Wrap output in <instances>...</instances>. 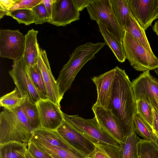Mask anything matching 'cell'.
Instances as JSON below:
<instances>
[{
  "label": "cell",
  "mask_w": 158,
  "mask_h": 158,
  "mask_svg": "<svg viewBox=\"0 0 158 158\" xmlns=\"http://www.w3.org/2000/svg\"><path fill=\"white\" fill-rule=\"evenodd\" d=\"M115 73L109 109L119 121L126 136L134 131V118L137 114L131 82L125 70L115 67Z\"/></svg>",
  "instance_id": "6da1fadb"
},
{
  "label": "cell",
  "mask_w": 158,
  "mask_h": 158,
  "mask_svg": "<svg viewBox=\"0 0 158 158\" xmlns=\"http://www.w3.org/2000/svg\"><path fill=\"white\" fill-rule=\"evenodd\" d=\"M106 44L105 42H87L77 47L70 55L69 60L63 66L56 80L61 100L65 92L70 88L81 68L87 62L94 58L96 54Z\"/></svg>",
  "instance_id": "7a4b0ae2"
},
{
  "label": "cell",
  "mask_w": 158,
  "mask_h": 158,
  "mask_svg": "<svg viewBox=\"0 0 158 158\" xmlns=\"http://www.w3.org/2000/svg\"><path fill=\"white\" fill-rule=\"evenodd\" d=\"M122 42L126 59L135 70L144 72L158 68V58L131 35L124 31Z\"/></svg>",
  "instance_id": "3957f363"
},
{
  "label": "cell",
  "mask_w": 158,
  "mask_h": 158,
  "mask_svg": "<svg viewBox=\"0 0 158 158\" xmlns=\"http://www.w3.org/2000/svg\"><path fill=\"white\" fill-rule=\"evenodd\" d=\"M32 131L11 111L3 109L0 114V144L16 141L27 144Z\"/></svg>",
  "instance_id": "277c9868"
},
{
  "label": "cell",
  "mask_w": 158,
  "mask_h": 158,
  "mask_svg": "<svg viewBox=\"0 0 158 158\" xmlns=\"http://www.w3.org/2000/svg\"><path fill=\"white\" fill-rule=\"evenodd\" d=\"M64 120L95 144H105L120 147V144L107 135L101 127L94 116L90 119L78 115H69L63 113Z\"/></svg>",
  "instance_id": "5b68a950"
},
{
  "label": "cell",
  "mask_w": 158,
  "mask_h": 158,
  "mask_svg": "<svg viewBox=\"0 0 158 158\" xmlns=\"http://www.w3.org/2000/svg\"><path fill=\"white\" fill-rule=\"evenodd\" d=\"M86 8L91 20L100 21L122 41L124 31L113 12L110 0H91Z\"/></svg>",
  "instance_id": "8992f818"
},
{
  "label": "cell",
  "mask_w": 158,
  "mask_h": 158,
  "mask_svg": "<svg viewBox=\"0 0 158 158\" xmlns=\"http://www.w3.org/2000/svg\"><path fill=\"white\" fill-rule=\"evenodd\" d=\"M135 99L143 100L158 112V80L149 71L140 74L131 82Z\"/></svg>",
  "instance_id": "52a82bcc"
},
{
  "label": "cell",
  "mask_w": 158,
  "mask_h": 158,
  "mask_svg": "<svg viewBox=\"0 0 158 158\" xmlns=\"http://www.w3.org/2000/svg\"><path fill=\"white\" fill-rule=\"evenodd\" d=\"M9 73L16 87L22 95L27 96L35 103L41 99L33 84L23 56L13 60V68L9 71Z\"/></svg>",
  "instance_id": "ba28073f"
},
{
  "label": "cell",
  "mask_w": 158,
  "mask_h": 158,
  "mask_svg": "<svg viewBox=\"0 0 158 158\" xmlns=\"http://www.w3.org/2000/svg\"><path fill=\"white\" fill-rule=\"evenodd\" d=\"M25 37L19 30H0V56L15 60L23 54Z\"/></svg>",
  "instance_id": "9c48e42d"
},
{
  "label": "cell",
  "mask_w": 158,
  "mask_h": 158,
  "mask_svg": "<svg viewBox=\"0 0 158 158\" xmlns=\"http://www.w3.org/2000/svg\"><path fill=\"white\" fill-rule=\"evenodd\" d=\"M92 109L102 129L119 144L122 143L125 135L119 121L111 110L94 104Z\"/></svg>",
  "instance_id": "30bf717a"
},
{
  "label": "cell",
  "mask_w": 158,
  "mask_h": 158,
  "mask_svg": "<svg viewBox=\"0 0 158 158\" xmlns=\"http://www.w3.org/2000/svg\"><path fill=\"white\" fill-rule=\"evenodd\" d=\"M132 16L146 30L158 18V0H127Z\"/></svg>",
  "instance_id": "8fae6325"
},
{
  "label": "cell",
  "mask_w": 158,
  "mask_h": 158,
  "mask_svg": "<svg viewBox=\"0 0 158 158\" xmlns=\"http://www.w3.org/2000/svg\"><path fill=\"white\" fill-rule=\"evenodd\" d=\"M40 127L56 130L64 120L60 106L48 99H41L36 103Z\"/></svg>",
  "instance_id": "7c38bea8"
},
{
  "label": "cell",
  "mask_w": 158,
  "mask_h": 158,
  "mask_svg": "<svg viewBox=\"0 0 158 158\" xmlns=\"http://www.w3.org/2000/svg\"><path fill=\"white\" fill-rule=\"evenodd\" d=\"M80 16L73 0H52L51 18L48 23L65 26L79 20Z\"/></svg>",
  "instance_id": "4fadbf2b"
},
{
  "label": "cell",
  "mask_w": 158,
  "mask_h": 158,
  "mask_svg": "<svg viewBox=\"0 0 158 158\" xmlns=\"http://www.w3.org/2000/svg\"><path fill=\"white\" fill-rule=\"evenodd\" d=\"M56 131L70 145L86 157L95 148V144L92 141L64 120Z\"/></svg>",
  "instance_id": "5bb4252c"
},
{
  "label": "cell",
  "mask_w": 158,
  "mask_h": 158,
  "mask_svg": "<svg viewBox=\"0 0 158 158\" xmlns=\"http://www.w3.org/2000/svg\"><path fill=\"white\" fill-rule=\"evenodd\" d=\"M39 56L37 64L41 72L45 84L47 98L60 106L58 85L52 73L46 51L38 46Z\"/></svg>",
  "instance_id": "9a60e30c"
},
{
  "label": "cell",
  "mask_w": 158,
  "mask_h": 158,
  "mask_svg": "<svg viewBox=\"0 0 158 158\" xmlns=\"http://www.w3.org/2000/svg\"><path fill=\"white\" fill-rule=\"evenodd\" d=\"M115 73L114 68L91 78L96 85L97 93V98L95 105L109 109Z\"/></svg>",
  "instance_id": "2e32d148"
},
{
  "label": "cell",
  "mask_w": 158,
  "mask_h": 158,
  "mask_svg": "<svg viewBox=\"0 0 158 158\" xmlns=\"http://www.w3.org/2000/svg\"><path fill=\"white\" fill-rule=\"evenodd\" d=\"M31 138L38 139L68 150L81 158L86 156L67 143L56 130L46 129L40 127L33 130Z\"/></svg>",
  "instance_id": "e0dca14e"
},
{
  "label": "cell",
  "mask_w": 158,
  "mask_h": 158,
  "mask_svg": "<svg viewBox=\"0 0 158 158\" xmlns=\"http://www.w3.org/2000/svg\"><path fill=\"white\" fill-rule=\"evenodd\" d=\"M38 31L32 28L25 35V45L23 56L27 66L29 67L37 63L39 52L37 35Z\"/></svg>",
  "instance_id": "ac0fdd59"
},
{
  "label": "cell",
  "mask_w": 158,
  "mask_h": 158,
  "mask_svg": "<svg viewBox=\"0 0 158 158\" xmlns=\"http://www.w3.org/2000/svg\"><path fill=\"white\" fill-rule=\"evenodd\" d=\"M97 22L105 42L112 50L117 60L121 63L125 62L126 58L122 41L119 40L100 21Z\"/></svg>",
  "instance_id": "d6986e66"
},
{
  "label": "cell",
  "mask_w": 158,
  "mask_h": 158,
  "mask_svg": "<svg viewBox=\"0 0 158 158\" xmlns=\"http://www.w3.org/2000/svg\"><path fill=\"white\" fill-rule=\"evenodd\" d=\"M124 30L135 38L150 53L154 54L145 31L131 13H129L128 15Z\"/></svg>",
  "instance_id": "ffe728a7"
},
{
  "label": "cell",
  "mask_w": 158,
  "mask_h": 158,
  "mask_svg": "<svg viewBox=\"0 0 158 158\" xmlns=\"http://www.w3.org/2000/svg\"><path fill=\"white\" fill-rule=\"evenodd\" d=\"M27 146L16 141L0 144V158H25Z\"/></svg>",
  "instance_id": "44dd1931"
},
{
  "label": "cell",
  "mask_w": 158,
  "mask_h": 158,
  "mask_svg": "<svg viewBox=\"0 0 158 158\" xmlns=\"http://www.w3.org/2000/svg\"><path fill=\"white\" fill-rule=\"evenodd\" d=\"M27 96H24L16 87L0 99V105L4 109L12 111L22 106L25 102Z\"/></svg>",
  "instance_id": "7402d4cb"
},
{
  "label": "cell",
  "mask_w": 158,
  "mask_h": 158,
  "mask_svg": "<svg viewBox=\"0 0 158 158\" xmlns=\"http://www.w3.org/2000/svg\"><path fill=\"white\" fill-rule=\"evenodd\" d=\"M86 158H123V156L120 146L97 144L94 151Z\"/></svg>",
  "instance_id": "603a6c76"
},
{
  "label": "cell",
  "mask_w": 158,
  "mask_h": 158,
  "mask_svg": "<svg viewBox=\"0 0 158 158\" xmlns=\"http://www.w3.org/2000/svg\"><path fill=\"white\" fill-rule=\"evenodd\" d=\"M139 139L134 131L126 136L120 144L123 158H138L137 143Z\"/></svg>",
  "instance_id": "cb8c5ba5"
},
{
  "label": "cell",
  "mask_w": 158,
  "mask_h": 158,
  "mask_svg": "<svg viewBox=\"0 0 158 158\" xmlns=\"http://www.w3.org/2000/svg\"><path fill=\"white\" fill-rule=\"evenodd\" d=\"M31 140L34 141L38 147L48 153L53 158H81L63 148L52 146L36 139L31 138Z\"/></svg>",
  "instance_id": "d4e9b609"
},
{
  "label": "cell",
  "mask_w": 158,
  "mask_h": 158,
  "mask_svg": "<svg viewBox=\"0 0 158 158\" xmlns=\"http://www.w3.org/2000/svg\"><path fill=\"white\" fill-rule=\"evenodd\" d=\"M110 1L113 12L124 29L128 15L131 13L127 0H110Z\"/></svg>",
  "instance_id": "484cf974"
},
{
  "label": "cell",
  "mask_w": 158,
  "mask_h": 158,
  "mask_svg": "<svg viewBox=\"0 0 158 158\" xmlns=\"http://www.w3.org/2000/svg\"><path fill=\"white\" fill-rule=\"evenodd\" d=\"M134 131L143 139L155 142L156 138L148 124L138 114L135 115L134 120Z\"/></svg>",
  "instance_id": "4316f807"
},
{
  "label": "cell",
  "mask_w": 158,
  "mask_h": 158,
  "mask_svg": "<svg viewBox=\"0 0 158 158\" xmlns=\"http://www.w3.org/2000/svg\"><path fill=\"white\" fill-rule=\"evenodd\" d=\"M28 68L33 84L41 99H47L45 84L41 72L37 64L33 66L28 67Z\"/></svg>",
  "instance_id": "83f0119b"
},
{
  "label": "cell",
  "mask_w": 158,
  "mask_h": 158,
  "mask_svg": "<svg viewBox=\"0 0 158 158\" xmlns=\"http://www.w3.org/2000/svg\"><path fill=\"white\" fill-rule=\"evenodd\" d=\"M22 106L29 125L32 130L33 131L40 127V122L36 103L31 101L27 97L25 102Z\"/></svg>",
  "instance_id": "f1b7e54d"
},
{
  "label": "cell",
  "mask_w": 158,
  "mask_h": 158,
  "mask_svg": "<svg viewBox=\"0 0 158 158\" xmlns=\"http://www.w3.org/2000/svg\"><path fill=\"white\" fill-rule=\"evenodd\" d=\"M137 147L139 158H158V145L156 142L140 139Z\"/></svg>",
  "instance_id": "f546056e"
},
{
  "label": "cell",
  "mask_w": 158,
  "mask_h": 158,
  "mask_svg": "<svg viewBox=\"0 0 158 158\" xmlns=\"http://www.w3.org/2000/svg\"><path fill=\"white\" fill-rule=\"evenodd\" d=\"M137 114L149 125L153 132V107L145 101L141 99L136 101Z\"/></svg>",
  "instance_id": "4dcf8cb0"
},
{
  "label": "cell",
  "mask_w": 158,
  "mask_h": 158,
  "mask_svg": "<svg viewBox=\"0 0 158 158\" xmlns=\"http://www.w3.org/2000/svg\"><path fill=\"white\" fill-rule=\"evenodd\" d=\"M6 15L14 19L19 24L26 25L34 23L32 11L31 9H18L8 12Z\"/></svg>",
  "instance_id": "1f68e13d"
},
{
  "label": "cell",
  "mask_w": 158,
  "mask_h": 158,
  "mask_svg": "<svg viewBox=\"0 0 158 158\" xmlns=\"http://www.w3.org/2000/svg\"><path fill=\"white\" fill-rule=\"evenodd\" d=\"M31 9L35 24H41L50 20L51 17L42 2Z\"/></svg>",
  "instance_id": "d6a6232c"
},
{
  "label": "cell",
  "mask_w": 158,
  "mask_h": 158,
  "mask_svg": "<svg viewBox=\"0 0 158 158\" xmlns=\"http://www.w3.org/2000/svg\"><path fill=\"white\" fill-rule=\"evenodd\" d=\"M27 149L35 158H53L48 153L40 148L31 140L27 143Z\"/></svg>",
  "instance_id": "836d02e7"
},
{
  "label": "cell",
  "mask_w": 158,
  "mask_h": 158,
  "mask_svg": "<svg viewBox=\"0 0 158 158\" xmlns=\"http://www.w3.org/2000/svg\"><path fill=\"white\" fill-rule=\"evenodd\" d=\"M42 0H15L8 12L22 9H31L41 2Z\"/></svg>",
  "instance_id": "e575fe53"
},
{
  "label": "cell",
  "mask_w": 158,
  "mask_h": 158,
  "mask_svg": "<svg viewBox=\"0 0 158 158\" xmlns=\"http://www.w3.org/2000/svg\"><path fill=\"white\" fill-rule=\"evenodd\" d=\"M11 111L15 115L18 119L22 123L29 129L32 131H33L29 125L27 117L22 105Z\"/></svg>",
  "instance_id": "d590c367"
},
{
  "label": "cell",
  "mask_w": 158,
  "mask_h": 158,
  "mask_svg": "<svg viewBox=\"0 0 158 158\" xmlns=\"http://www.w3.org/2000/svg\"><path fill=\"white\" fill-rule=\"evenodd\" d=\"M15 0H0V19L6 15Z\"/></svg>",
  "instance_id": "8d00e7d4"
},
{
  "label": "cell",
  "mask_w": 158,
  "mask_h": 158,
  "mask_svg": "<svg viewBox=\"0 0 158 158\" xmlns=\"http://www.w3.org/2000/svg\"><path fill=\"white\" fill-rule=\"evenodd\" d=\"M74 5L78 11H81L89 4L91 0H73Z\"/></svg>",
  "instance_id": "74e56055"
},
{
  "label": "cell",
  "mask_w": 158,
  "mask_h": 158,
  "mask_svg": "<svg viewBox=\"0 0 158 158\" xmlns=\"http://www.w3.org/2000/svg\"><path fill=\"white\" fill-rule=\"evenodd\" d=\"M154 130L158 134V112L153 108L152 110Z\"/></svg>",
  "instance_id": "f35d334b"
},
{
  "label": "cell",
  "mask_w": 158,
  "mask_h": 158,
  "mask_svg": "<svg viewBox=\"0 0 158 158\" xmlns=\"http://www.w3.org/2000/svg\"><path fill=\"white\" fill-rule=\"evenodd\" d=\"M52 0H42V2L44 5L45 8L51 18Z\"/></svg>",
  "instance_id": "ab89813d"
},
{
  "label": "cell",
  "mask_w": 158,
  "mask_h": 158,
  "mask_svg": "<svg viewBox=\"0 0 158 158\" xmlns=\"http://www.w3.org/2000/svg\"><path fill=\"white\" fill-rule=\"evenodd\" d=\"M153 30L158 37V20L155 22L153 27Z\"/></svg>",
  "instance_id": "60d3db41"
},
{
  "label": "cell",
  "mask_w": 158,
  "mask_h": 158,
  "mask_svg": "<svg viewBox=\"0 0 158 158\" xmlns=\"http://www.w3.org/2000/svg\"><path fill=\"white\" fill-rule=\"evenodd\" d=\"M35 158L30 153V152L27 149L26 153V158Z\"/></svg>",
  "instance_id": "b9f144b4"
},
{
  "label": "cell",
  "mask_w": 158,
  "mask_h": 158,
  "mask_svg": "<svg viewBox=\"0 0 158 158\" xmlns=\"http://www.w3.org/2000/svg\"><path fill=\"white\" fill-rule=\"evenodd\" d=\"M153 134H154L156 138V140L155 142H156V143L158 145V135L155 132H153Z\"/></svg>",
  "instance_id": "7bdbcfd3"
},
{
  "label": "cell",
  "mask_w": 158,
  "mask_h": 158,
  "mask_svg": "<svg viewBox=\"0 0 158 158\" xmlns=\"http://www.w3.org/2000/svg\"><path fill=\"white\" fill-rule=\"evenodd\" d=\"M154 72L158 77V68L154 70Z\"/></svg>",
  "instance_id": "ee69618b"
},
{
  "label": "cell",
  "mask_w": 158,
  "mask_h": 158,
  "mask_svg": "<svg viewBox=\"0 0 158 158\" xmlns=\"http://www.w3.org/2000/svg\"><path fill=\"white\" fill-rule=\"evenodd\" d=\"M139 157V156H138ZM138 158H139V157H138Z\"/></svg>",
  "instance_id": "f6af8a7d"
}]
</instances>
